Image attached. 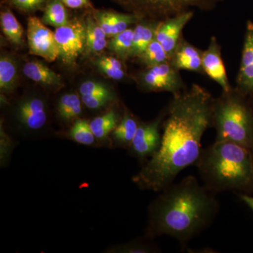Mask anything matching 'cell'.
Instances as JSON below:
<instances>
[{
  "mask_svg": "<svg viewBox=\"0 0 253 253\" xmlns=\"http://www.w3.org/2000/svg\"><path fill=\"white\" fill-rule=\"evenodd\" d=\"M139 17H169L186 11L202 0H113Z\"/></svg>",
  "mask_w": 253,
  "mask_h": 253,
  "instance_id": "5b68a950",
  "label": "cell"
},
{
  "mask_svg": "<svg viewBox=\"0 0 253 253\" xmlns=\"http://www.w3.org/2000/svg\"><path fill=\"white\" fill-rule=\"evenodd\" d=\"M17 68L16 63L9 56H1L0 59V88L1 90L9 91L14 89L17 81Z\"/></svg>",
  "mask_w": 253,
  "mask_h": 253,
  "instance_id": "603a6c76",
  "label": "cell"
},
{
  "mask_svg": "<svg viewBox=\"0 0 253 253\" xmlns=\"http://www.w3.org/2000/svg\"><path fill=\"white\" fill-rule=\"evenodd\" d=\"M63 4L71 9H94L90 0H61Z\"/></svg>",
  "mask_w": 253,
  "mask_h": 253,
  "instance_id": "d6a6232c",
  "label": "cell"
},
{
  "mask_svg": "<svg viewBox=\"0 0 253 253\" xmlns=\"http://www.w3.org/2000/svg\"><path fill=\"white\" fill-rule=\"evenodd\" d=\"M145 84L155 91H167L176 94L182 87L180 78L174 66L165 62L150 67L144 76Z\"/></svg>",
  "mask_w": 253,
  "mask_h": 253,
  "instance_id": "30bf717a",
  "label": "cell"
},
{
  "mask_svg": "<svg viewBox=\"0 0 253 253\" xmlns=\"http://www.w3.org/2000/svg\"><path fill=\"white\" fill-rule=\"evenodd\" d=\"M252 152H253V151H252Z\"/></svg>",
  "mask_w": 253,
  "mask_h": 253,
  "instance_id": "d590c367",
  "label": "cell"
},
{
  "mask_svg": "<svg viewBox=\"0 0 253 253\" xmlns=\"http://www.w3.org/2000/svg\"><path fill=\"white\" fill-rule=\"evenodd\" d=\"M23 73L31 81L49 86H60L61 78L41 61H32L23 66Z\"/></svg>",
  "mask_w": 253,
  "mask_h": 253,
  "instance_id": "9a60e30c",
  "label": "cell"
},
{
  "mask_svg": "<svg viewBox=\"0 0 253 253\" xmlns=\"http://www.w3.org/2000/svg\"><path fill=\"white\" fill-rule=\"evenodd\" d=\"M134 30L126 29L122 33L113 36L109 44V48L121 57L130 56L132 46Z\"/></svg>",
  "mask_w": 253,
  "mask_h": 253,
  "instance_id": "d4e9b609",
  "label": "cell"
},
{
  "mask_svg": "<svg viewBox=\"0 0 253 253\" xmlns=\"http://www.w3.org/2000/svg\"><path fill=\"white\" fill-rule=\"evenodd\" d=\"M161 192L149 206L146 238L171 236L185 249L191 240L212 225L220 208L219 201L193 175Z\"/></svg>",
  "mask_w": 253,
  "mask_h": 253,
  "instance_id": "7a4b0ae2",
  "label": "cell"
},
{
  "mask_svg": "<svg viewBox=\"0 0 253 253\" xmlns=\"http://www.w3.org/2000/svg\"><path fill=\"white\" fill-rule=\"evenodd\" d=\"M172 66L176 69L198 71L202 68V55L194 46L183 43L173 54Z\"/></svg>",
  "mask_w": 253,
  "mask_h": 253,
  "instance_id": "2e32d148",
  "label": "cell"
},
{
  "mask_svg": "<svg viewBox=\"0 0 253 253\" xmlns=\"http://www.w3.org/2000/svg\"><path fill=\"white\" fill-rule=\"evenodd\" d=\"M156 28L147 25H138L134 29L130 56H141L155 38Z\"/></svg>",
  "mask_w": 253,
  "mask_h": 253,
  "instance_id": "7402d4cb",
  "label": "cell"
},
{
  "mask_svg": "<svg viewBox=\"0 0 253 253\" xmlns=\"http://www.w3.org/2000/svg\"><path fill=\"white\" fill-rule=\"evenodd\" d=\"M66 6L61 0H49L44 7L42 21L56 28L67 24L69 20Z\"/></svg>",
  "mask_w": 253,
  "mask_h": 253,
  "instance_id": "ffe728a7",
  "label": "cell"
},
{
  "mask_svg": "<svg viewBox=\"0 0 253 253\" xmlns=\"http://www.w3.org/2000/svg\"><path fill=\"white\" fill-rule=\"evenodd\" d=\"M98 61L106 63V64L109 65V66H113V67L121 68V69H123V66L121 63L118 60L114 59V58L109 57V56H104V57H101V59L98 60Z\"/></svg>",
  "mask_w": 253,
  "mask_h": 253,
  "instance_id": "836d02e7",
  "label": "cell"
},
{
  "mask_svg": "<svg viewBox=\"0 0 253 253\" xmlns=\"http://www.w3.org/2000/svg\"><path fill=\"white\" fill-rule=\"evenodd\" d=\"M195 166L203 184L214 194L235 191L253 194V154L229 141H214L203 149Z\"/></svg>",
  "mask_w": 253,
  "mask_h": 253,
  "instance_id": "3957f363",
  "label": "cell"
},
{
  "mask_svg": "<svg viewBox=\"0 0 253 253\" xmlns=\"http://www.w3.org/2000/svg\"><path fill=\"white\" fill-rule=\"evenodd\" d=\"M213 103L211 94L198 85L174 94L161 146L132 178L139 188L161 192L181 171L196 164L203 150V136L212 126Z\"/></svg>",
  "mask_w": 253,
  "mask_h": 253,
  "instance_id": "6da1fadb",
  "label": "cell"
},
{
  "mask_svg": "<svg viewBox=\"0 0 253 253\" xmlns=\"http://www.w3.org/2000/svg\"><path fill=\"white\" fill-rule=\"evenodd\" d=\"M162 119L139 125L129 146L131 154L140 160L152 157L159 149L162 140L160 125Z\"/></svg>",
  "mask_w": 253,
  "mask_h": 253,
  "instance_id": "ba28073f",
  "label": "cell"
},
{
  "mask_svg": "<svg viewBox=\"0 0 253 253\" xmlns=\"http://www.w3.org/2000/svg\"><path fill=\"white\" fill-rule=\"evenodd\" d=\"M202 68L211 79L221 86L224 92H230L225 68L215 40L213 39L209 48L202 54Z\"/></svg>",
  "mask_w": 253,
  "mask_h": 253,
  "instance_id": "7c38bea8",
  "label": "cell"
},
{
  "mask_svg": "<svg viewBox=\"0 0 253 253\" xmlns=\"http://www.w3.org/2000/svg\"><path fill=\"white\" fill-rule=\"evenodd\" d=\"M215 141H229L253 151V109L242 96L226 93L213 103Z\"/></svg>",
  "mask_w": 253,
  "mask_h": 253,
  "instance_id": "277c9868",
  "label": "cell"
},
{
  "mask_svg": "<svg viewBox=\"0 0 253 253\" xmlns=\"http://www.w3.org/2000/svg\"><path fill=\"white\" fill-rule=\"evenodd\" d=\"M240 198H241V201H244L245 204L247 205L253 211V196L249 194H241Z\"/></svg>",
  "mask_w": 253,
  "mask_h": 253,
  "instance_id": "e575fe53",
  "label": "cell"
},
{
  "mask_svg": "<svg viewBox=\"0 0 253 253\" xmlns=\"http://www.w3.org/2000/svg\"><path fill=\"white\" fill-rule=\"evenodd\" d=\"M140 57L150 67L166 62L169 58L161 43L155 38L150 43Z\"/></svg>",
  "mask_w": 253,
  "mask_h": 253,
  "instance_id": "4316f807",
  "label": "cell"
},
{
  "mask_svg": "<svg viewBox=\"0 0 253 253\" xmlns=\"http://www.w3.org/2000/svg\"><path fill=\"white\" fill-rule=\"evenodd\" d=\"M1 26L6 39L15 45L23 43V28L9 8L1 11Z\"/></svg>",
  "mask_w": 253,
  "mask_h": 253,
  "instance_id": "ac0fdd59",
  "label": "cell"
},
{
  "mask_svg": "<svg viewBox=\"0 0 253 253\" xmlns=\"http://www.w3.org/2000/svg\"><path fill=\"white\" fill-rule=\"evenodd\" d=\"M27 38L30 54L41 56L48 62L59 57V46L54 32L36 16L28 19Z\"/></svg>",
  "mask_w": 253,
  "mask_h": 253,
  "instance_id": "52a82bcc",
  "label": "cell"
},
{
  "mask_svg": "<svg viewBox=\"0 0 253 253\" xmlns=\"http://www.w3.org/2000/svg\"><path fill=\"white\" fill-rule=\"evenodd\" d=\"M118 122L117 113L114 111H111L102 116L95 118L89 124L96 139L104 140L110 133L116 129L118 125Z\"/></svg>",
  "mask_w": 253,
  "mask_h": 253,
  "instance_id": "44dd1931",
  "label": "cell"
},
{
  "mask_svg": "<svg viewBox=\"0 0 253 253\" xmlns=\"http://www.w3.org/2000/svg\"><path fill=\"white\" fill-rule=\"evenodd\" d=\"M54 34L59 57L64 64H74L85 46V22L78 18H73L67 24L56 28Z\"/></svg>",
  "mask_w": 253,
  "mask_h": 253,
  "instance_id": "8992f818",
  "label": "cell"
},
{
  "mask_svg": "<svg viewBox=\"0 0 253 253\" xmlns=\"http://www.w3.org/2000/svg\"><path fill=\"white\" fill-rule=\"evenodd\" d=\"M113 99V96L105 95H91L82 96V101L86 107L90 109H97L107 104L109 101Z\"/></svg>",
  "mask_w": 253,
  "mask_h": 253,
  "instance_id": "4dcf8cb0",
  "label": "cell"
},
{
  "mask_svg": "<svg viewBox=\"0 0 253 253\" xmlns=\"http://www.w3.org/2000/svg\"><path fill=\"white\" fill-rule=\"evenodd\" d=\"M16 116L25 127L38 130L46 122V113L44 101L38 98H29L18 105Z\"/></svg>",
  "mask_w": 253,
  "mask_h": 253,
  "instance_id": "8fae6325",
  "label": "cell"
},
{
  "mask_svg": "<svg viewBox=\"0 0 253 253\" xmlns=\"http://www.w3.org/2000/svg\"><path fill=\"white\" fill-rule=\"evenodd\" d=\"M81 101L78 94H66L60 99L58 113L63 121L75 119L81 115Z\"/></svg>",
  "mask_w": 253,
  "mask_h": 253,
  "instance_id": "cb8c5ba5",
  "label": "cell"
},
{
  "mask_svg": "<svg viewBox=\"0 0 253 253\" xmlns=\"http://www.w3.org/2000/svg\"><path fill=\"white\" fill-rule=\"evenodd\" d=\"M80 93L81 96L105 95V96H113L112 93L107 86L101 83L94 81H86L83 83L80 86Z\"/></svg>",
  "mask_w": 253,
  "mask_h": 253,
  "instance_id": "f546056e",
  "label": "cell"
},
{
  "mask_svg": "<svg viewBox=\"0 0 253 253\" xmlns=\"http://www.w3.org/2000/svg\"><path fill=\"white\" fill-rule=\"evenodd\" d=\"M94 16L106 36L111 38L126 31L129 25L140 18L135 14H121L106 10H96L94 11Z\"/></svg>",
  "mask_w": 253,
  "mask_h": 253,
  "instance_id": "5bb4252c",
  "label": "cell"
},
{
  "mask_svg": "<svg viewBox=\"0 0 253 253\" xmlns=\"http://www.w3.org/2000/svg\"><path fill=\"white\" fill-rule=\"evenodd\" d=\"M86 49L91 52H99L107 46L106 33L99 26L96 18L88 16L86 18Z\"/></svg>",
  "mask_w": 253,
  "mask_h": 253,
  "instance_id": "e0dca14e",
  "label": "cell"
},
{
  "mask_svg": "<svg viewBox=\"0 0 253 253\" xmlns=\"http://www.w3.org/2000/svg\"><path fill=\"white\" fill-rule=\"evenodd\" d=\"M69 136L78 144L86 146L94 144L96 139L91 131L90 124L86 120H77L69 131Z\"/></svg>",
  "mask_w": 253,
  "mask_h": 253,
  "instance_id": "484cf974",
  "label": "cell"
},
{
  "mask_svg": "<svg viewBox=\"0 0 253 253\" xmlns=\"http://www.w3.org/2000/svg\"><path fill=\"white\" fill-rule=\"evenodd\" d=\"M238 84L245 93L253 94V23L248 24Z\"/></svg>",
  "mask_w": 253,
  "mask_h": 253,
  "instance_id": "4fadbf2b",
  "label": "cell"
},
{
  "mask_svg": "<svg viewBox=\"0 0 253 253\" xmlns=\"http://www.w3.org/2000/svg\"><path fill=\"white\" fill-rule=\"evenodd\" d=\"M111 252L123 253H149L160 252L156 244L144 241H135L127 244L119 245L111 249Z\"/></svg>",
  "mask_w": 253,
  "mask_h": 253,
  "instance_id": "83f0119b",
  "label": "cell"
},
{
  "mask_svg": "<svg viewBox=\"0 0 253 253\" xmlns=\"http://www.w3.org/2000/svg\"><path fill=\"white\" fill-rule=\"evenodd\" d=\"M139 126L132 116L127 113H125L122 121L113 131V139L116 144L123 147L129 148Z\"/></svg>",
  "mask_w": 253,
  "mask_h": 253,
  "instance_id": "d6986e66",
  "label": "cell"
},
{
  "mask_svg": "<svg viewBox=\"0 0 253 253\" xmlns=\"http://www.w3.org/2000/svg\"><path fill=\"white\" fill-rule=\"evenodd\" d=\"M96 64H97L99 69L105 75H106L108 77L112 78V79L121 80L125 76L124 71L121 68L113 67V66H109V65L101 62L99 61H97Z\"/></svg>",
  "mask_w": 253,
  "mask_h": 253,
  "instance_id": "1f68e13d",
  "label": "cell"
},
{
  "mask_svg": "<svg viewBox=\"0 0 253 253\" xmlns=\"http://www.w3.org/2000/svg\"><path fill=\"white\" fill-rule=\"evenodd\" d=\"M192 16V11H184L168 18L156 28L155 39L161 43L169 58L175 52L181 31Z\"/></svg>",
  "mask_w": 253,
  "mask_h": 253,
  "instance_id": "9c48e42d",
  "label": "cell"
},
{
  "mask_svg": "<svg viewBox=\"0 0 253 253\" xmlns=\"http://www.w3.org/2000/svg\"><path fill=\"white\" fill-rule=\"evenodd\" d=\"M49 0H8L11 6L26 13L34 12L44 9Z\"/></svg>",
  "mask_w": 253,
  "mask_h": 253,
  "instance_id": "f1b7e54d",
  "label": "cell"
}]
</instances>
